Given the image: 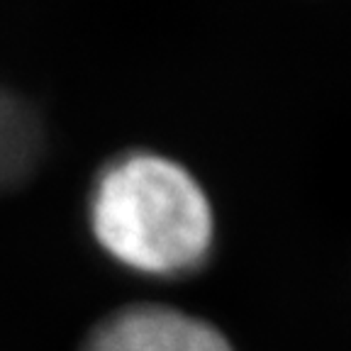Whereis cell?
I'll use <instances>...</instances> for the list:
<instances>
[{"label": "cell", "instance_id": "cell-1", "mask_svg": "<svg viewBox=\"0 0 351 351\" xmlns=\"http://www.w3.org/2000/svg\"><path fill=\"white\" fill-rule=\"evenodd\" d=\"M88 232L108 258L149 278L200 271L215 249V210L195 176L166 154L130 149L98 169Z\"/></svg>", "mask_w": 351, "mask_h": 351}, {"label": "cell", "instance_id": "cell-2", "mask_svg": "<svg viewBox=\"0 0 351 351\" xmlns=\"http://www.w3.org/2000/svg\"><path fill=\"white\" fill-rule=\"evenodd\" d=\"M78 351H234L208 319L164 302L117 307L90 327Z\"/></svg>", "mask_w": 351, "mask_h": 351}, {"label": "cell", "instance_id": "cell-3", "mask_svg": "<svg viewBox=\"0 0 351 351\" xmlns=\"http://www.w3.org/2000/svg\"><path fill=\"white\" fill-rule=\"evenodd\" d=\"M37 122L25 105L0 90V186L17 181L37 156Z\"/></svg>", "mask_w": 351, "mask_h": 351}]
</instances>
